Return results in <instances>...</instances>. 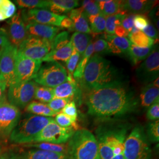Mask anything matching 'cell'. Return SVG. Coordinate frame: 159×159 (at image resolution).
<instances>
[{
  "instance_id": "obj_1",
  "label": "cell",
  "mask_w": 159,
  "mask_h": 159,
  "mask_svg": "<svg viewBox=\"0 0 159 159\" xmlns=\"http://www.w3.org/2000/svg\"><path fill=\"white\" fill-rule=\"evenodd\" d=\"M87 92L85 104L88 113L102 120L133 113L140 102L133 89L123 80Z\"/></svg>"
},
{
  "instance_id": "obj_2",
  "label": "cell",
  "mask_w": 159,
  "mask_h": 159,
  "mask_svg": "<svg viewBox=\"0 0 159 159\" xmlns=\"http://www.w3.org/2000/svg\"><path fill=\"white\" fill-rule=\"evenodd\" d=\"M122 80L119 70L108 60L98 54L92 55L85 67L81 84L87 91Z\"/></svg>"
},
{
  "instance_id": "obj_3",
  "label": "cell",
  "mask_w": 159,
  "mask_h": 159,
  "mask_svg": "<svg viewBox=\"0 0 159 159\" xmlns=\"http://www.w3.org/2000/svg\"><path fill=\"white\" fill-rule=\"evenodd\" d=\"M68 159H101L96 136L85 129L75 131L67 144Z\"/></svg>"
},
{
  "instance_id": "obj_4",
  "label": "cell",
  "mask_w": 159,
  "mask_h": 159,
  "mask_svg": "<svg viewBox=\"0 0 159 159\" xmlns=\"http://www.w3.org/2000/svg\"><path fill=\"white\" fill-rule=\"evenodd\" d=\"M53 120L52 117L34 114L26 116L19 121L12 131L10 135V142L21 144L33 143L41 131Z\"/></svg>"
},
{
  "instance_id": "obj_5",
  "label": "cell",
  "mask_w": 159,
  "mask_h": 159,
  "mask_svg": "<svg viewBox=\"0 0 159 159\" xmlns=\"http://www.w3.org/2000/svg\"><path fill=\"white\" fill-rule=\"evenodd\" d=\"M124 156L125 159H151L152 150L142 126H136L126 137Z\"/></svg>"
},
{
  "instance_id": "obj_6",
  "label": "cell",
  "mask_w": 159,
  "mask_h": 159,
  "mask_svg": "<svg viewBox=\"0 0 159 159\" xmlns=\"http://www.w3.org/2000/svg\"><path fill=\"white\" fill-rule=\"evenodd\" d=\"M33 80L37 84L54 89L68 80V73L63 65L57 61L46 62L41 65Z\"/></svg>"
},
{
  "instance_id": "obj_7",
  "label": "cell",
  "mask_w": 159,
  "mask_h": 159,
  "mask_svg": "<svg viewBox=\"0 0 159 159\" xmlns=\"http://www.w3.org/2000/svg\"><path fill=\"white\" fill-rule=\"evenodd\" d=\"M38 84L34 80L16 83L8 88L7 97L8 102L17 108H25L34 98Z\"/></svg>"
},
{
  "instance_id": "obj_8",
  "label": "cell",
  "mask_w": 159,
  "mask_h": 159,
  "mask_svg": "<svg viewBox=\"0 0 159 159\" xmlns=\"http://www.w3.org/2000/svg\"><path fill=\"white\" fill-rule=\"evenodd\" d=\"M75 130L73 128H64L52 120L41 131L33 143H49L52 144H66L68 142Z\"/></svg>"
},
{
  "instance_id": "obj_9",
  "label": "cell",
  "mask_w": 159,
  "mask_h": 159,
  "mask_svg": "<svg viewBox=\"0 0 159 159\" xmlns=\"http://www.w3.org/2000/svg\"><path fill=\"white\" fill-rule=\"evenodd\" d=\"M159 46L156 45L149 56L137 69L136 77L140 83L148 84L159 78Z\"/></svg>"
},
{
  "instance_id": "obj_10",
  "label": "cell",
  "mask_w": 159,
  "mask_h": 159,
  "mask_svg": "<svg viewBox=\"0 0 159 159\" xmlns=\"http://www.w3.org/2000/svg\"><path fill=\"white\" fill-rule=\"evenodd\" d=\"M51 43L47 40L29 36L17 48V51L25 57L42 61L51 51Z\"/></svg>"
},
{
  "instance_id": "obj_11",
  "label": "cell",
  "mask_w": 159,
  "mask_h": 159,
  "mask_svg": "<svg viewBox=\"0 0 159 159\" xmlns=\"http://www.w3.org/2000/svg\"><path fill=\"white\" fill-rule=\"evenodd\" d=\"M17 48L10 43L2 51L0 56L1 81L7 88L15 83L16 58Z\"/></svg>"
},
{
  "instance_id": "obj_12",
  "label": "cell",
  "mask_w": 159,
  "mask_h": 159,
  "mask_svg": "<svg viewBox=\"0 0 159 159\" xmlns=\"http://www.w3.org/2000/svg\"><path fill=\"white\" fill-rule=\"evenodd\" d=\"M41 64L42 61L25 57L17 51L14 83L33 80L40 70Z\"/></svg>"
},
{
  "instance_id": "obj_13",
  "label": "cell",
  "mask_w": 159,
  "mask_h": 159,
  "mask_svg": "<svg viewBox=\"0 0 159 159\" xmlns=\"http://www.w3.org/2000/svg\"><path fill=\"white\" fill-rule=\"evenodd\" d=\"M20 109L6 101L0 104V136H9L20 120Z\"/></svg>"
},
{
  "instance_id": "obj_14",
  "label": "cell",
  "mask_w": 159,
  "mask_h": 159,
  "mask_svg": "<svg viewBox=\"0 0 159 159\" xmlns=\"http://www.w3.org/2000/svg\"><path fill=\"white\" fill-rule=\"evenodd\" d=\"M21 16L25 23H35L51 26L60 27L65 15H57L45 9H29L23 10Z\"/></svg>"
},
{
  "instance_id": "obj_15",
  "label": "cell",
  "mask_w": 159,
  "mask_h": 159,
  "mask_svg": "<svg viewBox=\"0 0 159 159\" xmlns=\"http://www.w3.org/2000/svg\"><path fill=\"white\" fill-rule=\"evenodd\" d=\"M8 38L12 45L18 48L24 40L28 38L25 23L20 12L16 13L8 21Z\"/></svg>"
},
{
  "instance_id": "obj_16",
  "label": "cell",
  "mask_w": 159,
  "mask_h": 159,
  "mask_svg": "<svg viewBox=\"0 0 159 159\" xmlns=\"http://www.w3.org/2000/svg\"><path fill=\"white\" fill-rule=\"evenodd\" d=\"M25 28L29 36L44 39L50 43L60 30L57 27L35 23H26Z\"/></svg>"
},
{
  "instance_id": "obj_17",
  "label": "cell",
  "mask_w": 159,
  "mask_h": 159,
  "mask_svg": "<svg viewBox=\"0 0 159 159\" xmlns=\"http://www.w3.org/2000/svg\"><path fill=\"white\" fill-rule=\"evenodd\" d=\"M156 4V1L152 0L121 1L122 11L128 12L133 15H143L148 13Z\"/></svg>"
},
{
  "instance_id": "obj_18",
  "label": "cell",
  "mask_w": 159,
  "mask_h": 159,
  "mask_svg": "<svg viewBox=\"0 0 159 159\" xmlns=\"http://www.w3.org/2000/svg\"><path fill=\"white\" fill-rule=\"evenodd\" d=\"M54 98H68L79 96V89L73 76L68 74V80L53 89Z\"/></svg>"
},
{
  "instance_id": "obj_19",
  "label": "cell",
  "mask_w": 159,
  "mask_h": 159,
  "mask_svg": "<svg viewBox=\"0 0 159 159\" xmlns=\"http://www.w3.org/2000/svg\"><path fill=\"white\" fill-rule=\"evenodd\" d=\"M108 43V48L110 53L117 55H127L131 43L127 38L120 37L115 35H104Z\"/></svg>"
},
{
  "instance_id": "obj_20",
  "label": "cell",
  "mask_w": 159,
  "mask_h": 159,
  "mask_svg": "<svg viewBox=\"0 0 159 159\" xmlns=\"http://www.w3.org/2000/svg\"><path fill=\"white\" fill-rule=\"evenodd\" d=\"M69 18L73 23V30L81 33L91 34L88 17L81 7L75 8L69 12Z\"/></svg>"
},
{
  "instance_id": "obj_21",
  "label": "cell",
  "mask_w": 159,
  "mask_h": 159,
  "mask_svg": "<svg viewBox=\"0 0 159 159\" xmlns=\"http://www.w3.org/2000/svg\"><path fill=\"white\" fill-rule=\"evenodd\" d=\"M159 100V88L155 87L152 83L143 87L140 94L139 101L144 108H148Z\"/></svg>"
},
{
  "instance_id": "obj_22",
  "label": "cell",
  "mask_w": 159,
  "mask_h": 159,
  "mask_svg": "<svg viewBox=\"0 0 159 159\" xmlns=\"http://www.w3.org/2000/svg\"><path fill=\"white\" fill-rule=\"evenodd\" d=\"M79 6V1L76 0H49L48 10L57 15H61L69 12Z\"/></svg>"
},
{
  "instance_id": "obj_23",
  "label": "cell",
  "mask_w": 159,
  "mask_h": 159,
  "mask_svg": "<svg viewBox=\"0 0 159 159\" xmlns=\"http://www.w3.org/2000/svg\"><path fill=\"white\" fill-rule=\"evenodd\" d=\"M73 50V47L72 46L71 41L70 40V42L68 44L63 47L62 48H60L56 50H51L50 51V52L43 59L42 62L61 61L66 63L71 56Z\"/></svg>"
},
{
  "instance_id": "obj_24",
  "label": "cell",
  "mask_w": 159,
  "mask_h": 159,
  "mask_svg": "<svg viewBox=\"0 0 159 159\" xmlns=\"http://www.w3.org/2000/svg\"><path fill=\"white\" fill-rule=\"evenodd\" d=\"M23 159H68L65 154L31 149L21 154Z\"/></svg>"
},
{
  "instance_id": "obj_25",
  "label": "cell",
  "mask_w": 159,
  "mask_h": 159,
  "mask_svg": "<svg viewBox=\"0 0 159 159\" xmlns=\"http://www.w3.org/2000/svg\"><path fill=\"white\" fill-rule=\"evenodd\" d=\"M153 46L152 47H140L131 44L127 56L132 64L136 66L144 61L149 56L153 50Z\"/></svg>"
},
{
  "instance_id": "obj_26",
  "label": "cell",
  "mask_w": 159,
  "mask_h": 159,
  "mask_svg": "<svg viewBox=\"0 0 159 159\" xmlns=\"http://www.w3.org/2000/svg\"><path fill=\"white\" fill-rule=\"evenodd\" d=\"M93 52H94L93 43L91 41L89 45L87 47V48H86L84 53L81 56V58L80 59L79 63L73 75V79L75 80L76 82L77 81L81 82L87 64L88 63L90 58L93 55Z\"/></svg>"
},
{
  "instance_id": "obj_27",
  "label": "cell",
  "mask_w": 159,
  "mask_h": 159,
  "mask_svg": "<svg viewBox=\"0 0 159 159\" xmlns=\"http://www.w3.org/2000/svg\"><path fill=\"white\" fill-rule=\"evenodd\" d=\"M71 42L73 48L82 56L84 53L91 41V38L89 34L75 32L71 38Z\"/></svg>"
},
{
  "instance_id": "obj_28",
  "label": "cell",
  "mask_w": 159,
  "mask_h": 159,
  "mask_svg": "<svg viewBox=\"0 0 159 159\" xmlns=\"http://www.w3.org/2000/svg\"><path fill=\"white\" fill-rule=\"evenodd\" d=\"M99 6L101 14L106 17L119 13L122 11L121 1H96Z\"/></svg>"
},
{
  "instance_id": "obj_29",
  "label": "cell",
  "mask_w": 159,
  "mask_h": 159,
  "mask_svg": "<svg viewBox=\"0 0 159 159\" xmlns=\"http://www.w3.org/2000/svg\"><path fill=\"white\" fill-rule=\"evenodd\" d=\"M25 110L34 115L47 117H52L57 114L48 106L47 104L37 102H31L25 107Z\"/></svg>"
},
{
  "instance_id": "obj_30",
  "label": "cell",
  "mask_w": 159,
  "mask_h": 159,
  "mask_svg": "<svg viewBox=\"0 0 159 159\" xmlns=\"http://www.w3.org/2000/svg\"><path fill=\"white\" fill-rule=\"evenodd\" d=\"M24 146L25 147L31 148L33 149H38L51 152L65 154L66 155L67 153V144L66 143L57 144L49 143H35L24 144Z\"/></svg>"
},
{
  "instance_id": "obj_31",
  "label": "cell",
  "mask_w": 159,
  "mask_h": 159,
  "mask_svg": "<svg viewBox=\"0 0 159 159\" xmlns=\"http://www.w3.org/2000/svg\"><path fill=\"white\" fill-rule=\"evenodd\" d=\"M129 37L131 44L140 47H152L155 43L153 39L139 30L134 33L129 34Z\"/></svg>"
},
{
  "instance_id": "obj_32",
  "label": "cell",
  "mask_w": 159,
  "mask_h": 159,
  "mask_svg": "<svg viewBox=\"0 0 159 159\" xmlns=\"http://www.w3.org/2000/svg\"><path fill=\"white\" fill-rule=\"evenodd\" d=\"M88 21L91 33L101 34L105 31L106 17L102 14L88 17Z\"/></svg>"
},
{
  "instance_id": "obj_33",
  "label": "cell",
  "mask_w": 159,
  "mask_h": 159,
  "mask_svg": "<svg viewBox=\"0 0 159 159\" xmlns=\"http://www.w3.org/2000/svg\"><path fill=\"white\" fill-rule=\"evenodd\" d=\"M127 15L119 13L106 17L105 32L107 35H114V30L117 26L121 25L122 22Z\"/></svg>"
},
{
  "instance_id": "obj_34",
  "label": "cell",
  "mask_w": 159,
  "mask_h": 159,
  "mask_svg": "<svg viewBox=\"0 0 159 159\" xmlns=\"http://www.w3.org/2000/svg\"><path fill=\"white\" fill-rule=\"evenodd\" d=\"M15 4L20 8L28 9H45L47 10L49 6V0H16Z\"/></svg>"
},
{
  "instance_id": "obj_35",
  "label": "cell",
  "mask_w": 159,
  "mask_h": 159,
  "mask_svg": "<svg viewBox=\"0 0 159 159\" xmlns=\"http://www.w3.org/2000/svg\"><path fill=\"white\" fill-rule=\"evenodd\" d=\"M34 98L43 103L50 102L54 98L53 89L38 85L35 89Z\"/></svg>"
},
{
  "instance_id": "obj_36",
  "label": "cell",
  "mask_w": 159,
  "mask_h": 159,
  "mask_svg": "<svg viewBox=\"0 0 159 159\" xmlns=\"http://www.w3.org/2000/svg\"><path fill=\"white\" fill-rule=\"evenodd\" d=\"M54 121L57 125L64 128H73L75 131L79 130L77 122H74L67 116L63 113H59L56 116Z\"/></svg>"
},
{
  "instance_id": "obj_37",
  "label": "cell",
  "mask_w": 159,
  "mask_h": 159,
  "mask_svg": "<svg viewBox=\"0 0 159 159\" xmlns=\"http://www.w3.org/2000/svg\"><path fill=\"white\" fill-rule=\"evenodd\" d=\"M81 8L87 17L101 14L99 6L96 1H83L82 2Z\"/></svg>"
},
{
  "instance_id": "obj_38",
  "label": "cell",
  "mask_w": 159,
  "mask_h": 159,
  "mask_svg": "<svg viewBox=\"0 0 159 159\" xmlns=\"http://www.w3.org/2000/svg\"><path fill=\"white\" fill-rule=\"evenodd\" d=\"M70 42L69 34L67 31H63L57 34L51 43V50H56L62 48Z\"/></svg>"
},
{
  "instance_id": "obj_39",
  "label": "cell",
  "mask_w": 159,
  "mask_h": 159,
  "mask_svg": "<svg viewBox=\"0 0 159 159\" xmlns=\"http://www.w3.org/2000/svg\"><path fill=\"white\" fill-rule=\"evenodd\" d=\"M147 137L153 143L159 142V121L156 120L148 123L147 128Z\"/></svg>"
},
{
  "instance_id": "obj_40",
  "label": "cell",
  "mask_w": 159,
  "mask_h": 159,
  "mask_svg": "<svg viewBox=\"0 0 159 159\" xmlns=\"http://www.w3.org/2000/svg\"><path fill=\"white\" fill-rule=\"evenodd\" d=\"M73 101V98H53L50 102L47 103L48 106L52 111L57 114L61 113L64 107L70 102Z\"/></svg>"
},
{
  "instance_id": "obj_41",
  "label": "cell",
  "mask_w": 159,
  "mask_h": 159,
  "mask_svg": "<svg viewBox=\"0 0 159 159\" xmlns=\"http://www.w3.org/2000/svg\"><path fill=\"white\" fill-rule=\"evenodd\" d=\"M0 8L3 12L6 19L11 18L16 13L17 8L15 4L9 0H2Z\"/></svg>"
},
{
  "instance_id": "obj_42",
  "label": "cell",
  "mask_w": 159,
  "mask_h": 159,
  "mask_svg": "<svg viewBox=\"0 0 159 159\" xmlns=\"http://www.w3.org/2000/svg\"><path fill=\"white\" fill-rule=\"evenodd\" d=\"M80 57V55L79 53L73 48L71 56L69 58L68 61L66 62L68 71L67 73L69 75L73 76L75 68L79 61Z\"/></svg>"
},
{
  "instance_id": "obj_43",
  "label": "cell",
  "mask_w": 159,
  "mask_h": 159,
  "mask_svg": "<svg viewBox=\"0 0 159 159\" xmlns=\"http://www.w3.org/2000/svg\"><path fill=\"white\" fill-rule=\"evenodd\" d=\"M94 52L96 54L105 55L107 54H110V52L108 48V43L106 40L104 39H98L96 40L93 43Z\"/></svg>"
},
{
  "instance_id": "obj_44",
  "label": "cell",
  "mask_w": 159,
  "mask_h": 159,
  "mask_svg": "<svg viewBox=\"0 0 159 159\" xmlns=\"http://www.w3.org/2000/svg\"><path fill=\"white\" fill-rule=\"evenodd\" d=\"M61 113L67 116L74 122H77L78 113L75 102L73 100L68 103L64 107L61 111Z\"/></svg>"
},
{
  "instance_id": "obj_45",
  "label": "cell",
  "mask_w": 159,
  "mask_h": 159,
  "mask_svg": "<svg viewBox=\"0 0 159 159\" xmlns=\"http://www.w3.org/2000/svg\"><path fill=\"white\" fill-rule=\"evenodd\" d=\"M146 117L150 121L159 120V100L156 101L148 108L146 113Z\"/></svg>"
},
{
  "instance_id": "obj_46",
  "label": "cell",
  "mask_w": 159,
  "mask_h": 159,
  "mask_svg": "<svg viewBox=\"0 0 159 159\" xmlns=\"http://www.w3.org/2000/svg\"><path fill=\"white\" fill-rule=\"evenodd\" d=\"M134 25L138 30H143L149 24L148 18L144 15H135L134 17Z\"/></svg>"
},
{
  "instance_id": "obj_47",
  "label": "cell",
  "mask_w": 159,
  "mask_h": 159,
  "mask_svg": "<svg viewBox=\"0 0 159 159\" xmlns=\"http://www.w3.org/2000/svg\"><path fill=\"white\" fill-rule=\"evenodd\" d=\"M143 32L148 37L153 39L155 41L159 39V33L157 29L153 24L149 23L148 26L143 30Z\"/></svg>"
},
{
  "instance_id": "obj_48",
  "label": "cell",
  "mask_w": 159,
  "mask_h": 159,
  "mask_svg": "<svg viewBox=\"0 0 159 159\" xmlns=\"http://www.w3.org/2000/svg\"><path fill=\"white\" fill-rule=\"evenodd\" d=\"M134 17V16L133 14H131L130 16L127 15L121 24V26L124 27L126 30H127L129 32V33H130L132 29L134 27L133 21Z\"/></svg>"
},
{
  "instance_id": "obj_49",
  "label": "cell",
  "mask_w": 159,
  "mask_h": 159,
  "mask_svg": "<svg viewBox=\"0 0 159 159\" xmlns=\"http://www.w3.org/2000/svg\"><path fill=\"white\" fill-rule=\"evenodd\" d=\"M129 32L126 30L124 27H123L121 25L117 26L114 30V35L120 37H128L129 35Z\"/></svg>"
},
{
  "instance_id": "obj_50",
  "label": "cell",
  "mask_w": 159,
  "mask_h": 159,
  "mask_svg": "<svg viewBox=\"0 0 159 159\" xmlns=\"http://www.w3.org/2000/svg\"><path fill=\"white\" fill-rule=\"evenodd\" d=\"M7 89L5 83L0 81V104L7 101Z\"/></svg>"
},
{
  "instance_id": "obj_51",
  "label": "cell",
  "mask_w": 159,
  "mask_h": 159,
  "mask_svg": "<svg viewBox=\"0 0 159 159\" xmlns=\"http://www.w3.org/2000/svg\"><path fill=\"white\" fill-rule=\"evenodd\" d=\"M60 27L69 30H73V23L69 17H66L63 19L61 23Z\"/></svg>"
},
{
  "instance_id": "obj_52",
  "label": "cell",
  "mask_w": 159,
  "mask_h": 159,
  "mask_svg": "<svg viewBox=\"0 0 159 159\" xmlns=\"http://www.w3.org/2000/svg\"><path fill=\"white\" fill-rule=\"evenodd\" d=\"M10 42L8 40L7 34L6 35H0V55L3 51L4 48L6 47V46L9 44Z\"/></svg>"
},
{
  "instance_id": "obj_53",
  "label": "cell",
  "mask_w": 159,
  "mask_h": 159,
  "mask_svg": "<svg viewBox=\"0 0 159 159\" xmlns=\"http://www.w3.org/2000/svg\"><path fill=\"white\" fill-rule=\"evenodd\" d=\"M7 159H23L21 154L12 153L9 154Z\"/></svg>"
},
{
  "instance_id": "obj_54",
  "label": "cell",
  "mask_w": 159,
  "mask_h": 159,
  "mask_svg": "<svg viewBox=\"0 0 159 159\" xmlns=\"http://www.w3.org/2000/svg\"><path fill=\"white\" fill-rule=\"evenodd\" d=\"M111 159H125V156H124V152L114 156Z\"/></svg>"
},
{
  "instance_id": "obj_55",
  "label": "cell",
  "mask_w": 159,
  "mask_h": 159,
  "mask_svg": "<svg viewBox=\"0 0 159 159\" xmlns=\"http://www.w3.org/2000/svg\"><path fill=\"white\" fill-rule=\"evenodd\" d=\"M152 83L153 84V85H154L155 87H157V88H159V78H157V79H156L155 80H154L152 82Z\"/></svg>"
},
{
  "instance_id": "obj_56",
  "label": "cell",
  "mask_w": 159,
  "mask_h": 159,
  "mask_svg": "<svg viewBox=\"0 0 159 159\" xmlns=\"http://www.w3.org/2000/svg\"><path fill=\"white\" fill-rule=\"evenodd\" d=\"M9 154L8 153H4L1 156H0V159H7L8 156H9Z\"/></svg>"
},
{
  "instance_id": "obj_57",
  "label": "cell",
  "mask_w": 159,
  "mask_h": 159,
  "mask_svg": "<svg viewBox=\"0 0 159 159\" xmlns=\"http://www.w3.org/2000/svg\"><path fill=\"white\" fill-rule=\"evenodd\" d=\"M7 34V33L4 29L0 28V35H6Z\"/></svg>"
},
{
  "instance_id": "obj_58",
  "label": "cell",
  "mask_w": 159,
  "mask_h": 159,
  "mask_svg": "<svg viewBox=\"0 0 159 159\" xmlns=\"http://www.w3.org/2000/svg\"><path fill=\"white\" fill-rule=\"evenodd\" d=\"M1 56V55H0ZM0 81H1V70H0Z\"/></svg>"
},
{
  "instance_id": "obj_59",
  "label": "cell",
  "mask_w": 159,
  "mask_h": 159,
  "mask_svg": "<svg viewBox=\"0 0 159 159\" xmlns=\"http://www.w3.org/2000/svg\"><path fill=\"white\" fill-rule=\"evenodd\" d=\"M1 148H0V153H1Z\"/></svg>"
}]
</instances>
